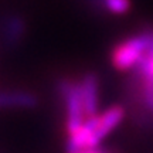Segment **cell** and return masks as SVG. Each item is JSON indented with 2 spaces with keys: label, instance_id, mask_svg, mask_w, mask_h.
<instances>
[{
  "label": "cell",
  "instance_id": "1",
  "mask_svg": "<svg viewBox=\"0 0 153 153\" xmlns=\"http://www.w3.org/2000/svg\"><path fill=\"white\" fill-rule=\"evenodd\" d=\"M148 31V48L132 71L136 82V94L139 95V102L143 106V109L153 116V28Z\"/></svg>",
  "mask_w": 153,
  "mask_h": 153
},
{
  "label": "cell",
  "instance_id": "6",
  "mask_svg": "<svg viewBox=\"0 0 153 153\" xmlns=\"http://www.w3.org/2000/svg\"><path fill=\"white\" fill-rule=\"evenodd\" d=\"M37 102V98L28 92H0V108H33Z\"/></svg>",
  "mask_w": 153,
  "mask_h": 153
},
{
  "label": "cell",
  "instance_id": "3",
  "mask_svg": "<svg viewBox=\"0 0 153 153\" xmlns=\"http://www.w3.org/2000/svg\"><path fill=\"white\" fill-rule=\"evenodd\" d=\"M123 116H125V111L119 105L111 106L109 109H106L101 115L94 116L95 135H97V139H98L99 143L102 142L105 137L119 125L122 122V119H123Z\"/></svg>",
  "mask_w": 153,
  "mask_h": 153
},
{
  "label": "cell",
  "instance_id": "7",
  "mask_svg": "<svg viewBox=\"0 0 153 153\" xmlns=\"http://www.w3.org/2000/svg\"><path fill=\"white\" fill-rule=\"evenodd\" d=\"M131 9V0H104V11L112 14H125Z\"/></svg>",
  "mask_w": 153,
  "mask_h": 153
},
{
  "label": "cell",
  "instance_id": "4",
  "mask_svg": "<svg viewBox=\"0 0 153 153\" xmlns=\"http://www.w3.org/2000/svg\"><path fill=\"white\" fill-rule=\"evenodd\" d=\"M79 85H81L85 114L88 119H91L98 115L97 114L98 112V79L94 74H87L84 79L79 82Z\"/></svg>",
  "mask_w": 153,
  "mask_h": 153
},
{
  "label": "cell",
  "instance_id": "2",
  "mask_svg": "<svg viewBox=\"0 0 153 153\" xmlns=\"http://www.w3.org/2000/svg\"><path fill=\"white\" fill-rule=\"evenodd\" d=\"M149 44V31H142L120 41L111 54V61L118 71H131L135 68Z\"/></svg>",
  "mask_w": 153,
  "mask_h": 153
},
{
  "label": "cell",
  "instance_id": "5",
  "mask_svg": "<svg viewBox=\"0 0 153 153\" xmlns=\"http://www.w3.org/2000/svg\"><path fill=\"white\" fill-rule=\"evenodd\" d=\"M1 31L6 43L9 45H16L26 34V22L17 14L7 16L1 24Z\"/></svg>",
  "mask_w": 153,
  "mask_h": 153
},
{
  "label": "cell",
  "instance_id": "9",
  "mask_svg": "<svg viewBox=\"0 0 153 153\" xmlns=\"http://www.w3.org/2000/svg\"><path fill=\"white\" fill-rule=\"evenodd\" d=\"M88 3L94 7H97L98 10H102L104 11V0H87Z\"/></svg>",
  "mask_w": 153,
  "mask_h": 153
},
{
  "label": "cell",
  "instance_id": "8",
  "mask_svg": "<svg viewBox=\"0 0 153 153\" xmlns=\"http://www.w3.org/2000/svg\"><path fill=\"white\" fill-rule=\"evenodd\" d=\"M67 153H118L109 149H104V148H88V149H78V150H72V152H67Z\"/></svg>",
  "mask_w": 153,
  "mask_h": 153
}]
</instances>
